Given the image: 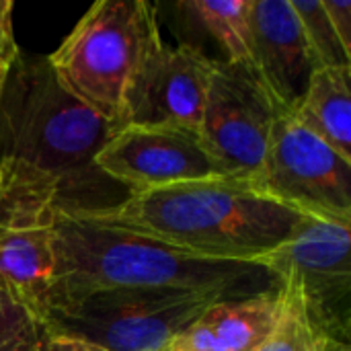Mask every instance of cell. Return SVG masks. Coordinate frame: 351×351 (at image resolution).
Segmentation results:
<instances>
[{"label": "cell", "mask_w": 351, "mask_h": 351, "mask_svg": "<svg viewBox=\"0 0 351 351\" xmlns=\"http://www.w3.org/2000/svg\"><path fill=\"white\" fill-rule=\"evenodd\" d=\"M251 70L278 113H294L304 99L315 64L290 0H251Z\"/></svg>", "instance_id": "obj_11"}, {"label": "cell", "mask_w": 351, "mask_h": 351, "mask_svg": "<svg viewBox=\"0 0 351 351\" xmlns=\"http://www.w3.org/2000/svg\"><path fill=\"white\" fill-rule=\"evenodd\" d=\"M47 333L0 284V351H37Z\"/></svg>", "instance_id": "obj_18"}, {"label": "cell", "mask_w": 351, "mask_h": 351, "mask_svg": "<svg viewBox=\"0 0 351 351\" xmlns=\"http://www.w3.org/2000/svg\"><path fill=\"white\" fill-rule=\"evenodd\" d=\"M351 66L315 70L292 117L351 162Z\"/></svg>", "instance_id": "obj_14"}, {"label": "cell", "mask_w": 351, "mask_h": 351, "mask_svg": "<svg viewBox=\"0 0 351 351\" xmlns=\"http://www.w3.org/2000/svg\"><path fill=\"white\" fill-rule=\"evenodd\" d=\"M300 21L304 39L311 49L315 70L351 66V56L343 49L325 8L323 0H290Z\"/></svg>", "instance_id": "obj_16"}, {"label": "cell", "mask_w": 351, "mask_h": 351, "mask_svg": "<svg viewBox=\"0 0 351 351\" xmlns=\"http://www.w3.org/2000/svg\"><path fill=\"white\" fill-rule=\"evenodd\" d=\"M323 8L343 49L351 56V2L350 0H323Z\"/></svg>", "instance_id": "obj_20"}, {"label": "cell", "mask_w": 351, "mask_h": 351, "mask_svg": "<svg viewBox=\"0 0 351 351\" xmlns=\"http://www.w3.org/2000/svg\"><path fill=\"white\" fill-rule=\"evenodd\" d=\"M282 290L208 306L162 351H255L276 327Z\"/></svg>", "instance_id": "obj_12"}, {"label": "cell", "mask_w": 351, "mask_h": 351, "mask_svg": "<svg viewBox=\"0 0 351 351\" xmlns=\"http://www.w3.org/2000/svg\"><path fill=\"white\" fill-rule=\"evenodd\" d=\"M251 185L300 216L351 228V162L290 113L276 117L261 173Z\"/></svg>", "instance_id": "obj_7"}, {"label": "cell", "mask_w": 351, "mask_h": 351, "mask_svg": "<svg viewBox=\"0 0 351 351\" xmlns=\"http://www.w3.org/2000/svg\"><path fill=\"white\" fill-rule=\"evenodd\" d=\"M216 64L197 45H169L156 35L125 90L123 128L173 125L197 132Z\"/></svg>", "instance_id": "obj_9"}, {"label": "cell", "mask_w": 351, "mask_h": 351, "mask_svg": "<svg viewBox=\"0 0 351 351\" xmlns=\"http://www.w3.org/2000/svg\"><path fill=\"white\" fill-rule=\"evenodd\" d=\"M117 132L58 84L45 56H19L0 90V228L95 216L132 197L97 167Z\"/></svg>", "instance_id": "obj_1"}, {"label": "cell", "mask_w": 351, "mask_h": 351, "mask_svg": "<svg viewBox=\"0 0 351 351\" xmlns=\"http://www.w3.org/2000/svg\"><path fill=\"white\" fill-rule=\"evenodd\" d=\"M37 351H103L90 343L78 341V339H68V337H45L41 348Z\"/></svg>", "instance_id": "obj_21"}, {"label": "cell", "mask_w": 351, "mask_h": 351, "mask_svg": "<svg viewBox=\"0 0 351 351\" xmlns=\"http://www.w3.org/2000/svg\"><path fill=\"white\" fill-rule=\"evenodd\" d=\"M0 284L43 325L58 286L51 226L0 228Z\"/></svg>", "instance_id": "obj_13"}, {"label": "cell", "mask_w": 351, "mask_h": 351, "mask_svg": "<svg viewBox=\"0 0 351 351\" xmlns=\"http://www.w3.org/2000/svg\"><path fill=\"white\" fill-rule=\"evenodd\" d=\"M350 226L302 216L292 234L257 259L294 294L317 337L351 341Z\"/></svg>", "instance_id": "obj_6"}, {"label": "cell", "mask_w": 351, "mask_h": 351, "mask_svg": "<svg viewBox=\"0 0 351 351\" xmlns=\"http://www.w3.org/2000/svg\"><path fill=\"white\" fill-rule=\"evenodd\" d=\"M97 167L132 195L228 177L204 148L197 132L173 125L121 128L97 154Z\"/></svg>", "instance_id": "obj_10"}, {"label": "cell", "mask_w": 351, "mask_h": 351, "mask_svg": "<svg viewBox=\"0 0 351 351\" xmlns=\"http://www.w3.org/2000/svg\"><path fill=\"white\" fill-rule=\"evenodd\" d=\"M49 226L58 253V286L49 315L113 288L181 290L220 300L282 290L278 278L259 263L195 257L142 234L70 216H56Z\"/></svg>", "instance_id": "obj_2"}, {"label": "cell", "mask_w": 351, "mask_h": 351, "mask_svg": "<svg viewBox=\"0 0 351 351\" xmlns=\"http://www.w3.org/2000/svg\"><path fill=\"white\" fill-rule=\"evenodd\" d=\"M0 197H2V179H0Z\"/></svg>", "instance_id": "obj_23"}, {"label": "cell", "mask_w": 351, "mask_h": 351, "mask_svg": "<svg viewBox=\"0 0 351 351\" xmlns=\"http://www.w3.org/2000/svg\"><path fill=\"white\" fill-rule=\"evenodd\" d=\"M156 35L152 4L99 0L62 45L45 58L58 84L70 97L121 130L125 90Z\"/></svg>", "instance_id": "obj_4"}, {"label": "cell", "mask_w": 351, "mask_h": 351, "mask_svg": "<svg viewBox=\"0 0 351 351\" xmlns=\"http://www.w3.org/2000/svg\"><path fill=\"white\" fill-rule=\"evenodd\" d=\"M278 115L276 105L247 64L218 62L197 134L228 177L253 183L261 173Z\"/></svg>", "instance_id": "obj_8"}, {"label": "cell", "mask_w": 351, "mask_h": 351, "mask_svg": "<svg viewBox=\"0 0 351 351\" xmlns=\"http://www.w3.org/2000/svg\"><path fill=\"white\" fill-rule=\"evenodd\" d=\"M315 351H351L350 343L331 339V337H317Z\"/></svg>", "instance_id": "obj_22"}, {"label": "cell", "mask_w": 351, "mask_h": 351, "mask_svg": "<svg viewBox=\"0 0 351 351\" xmlns=\"http://www.w3.org/2000/svg\"><path fill=\"white\" fill-rule=\"evenodd\" d=\"M300 218L249 181L216 177L136 193L78 220L142 234L195 257L257 263L292 234Z\"/></svg>", "instance_id": "obj_3"}, {"label": "cell", "mask_w": 351, "mask_h": 351, "mask_svg": "<svg viewBox=\"0 0 351 351\" xmlns=\"http://www.w3.org/2000/svg\"><path fill=\"white\" fill-rule=\"evenodd\" d=\"M282 296L284 304L280 319L255 351H315L317 335L308 323L302 302L286 290H282Z\"/></svg>", "instance_id": "obj_17"}, {"label": "cell", "mask_w": 351, "mask_h": 351, "mask_svg": "<svg viewBox=\"0 0 351 351\" xmlns=\"http://www.w3.org/2000/svg\"><path fill=\"white\" fill-rule=\"evenodd\" d=\"M214 302L222 300L181 290L113 288L53 311L43 329L49 337L103 351H162Z\"/></svg>", "instance_id": "obj_5"}, {"label": "cell", "mask_w": 351, "mask_h": 351, "mask_svg": "<svg viewBox=\"0 0 351 351\" xmlns=\"http://www.w3.org/2000/svg\"><path fill=\"white\" fill-rule=\"evenodd\" d=\"M175 8L187 31L204 33L226 53V60L222 62L251 66V0H183L177 2Z\"/></svg>", "instance_id": "obj_15"}, {"label": "cell", "mask_w": 351, "mask_h": 351, "mask_svg": "<svg viewBox=\"0 0 351 351\" xmlns=\"http://www.w3.org/2000/svg\"><path fill=\"white\" fill-rule=\"evenodd\" d=\"M12 0H0V90L12 64L21 56L12 31Z\"/></svg>", "instance_id": "obj_19"}]
</instances>
